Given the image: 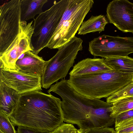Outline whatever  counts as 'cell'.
Listing matches in <instances>:
<instances>
[{
  "mask_svg": "<svg viewBox=\"0 0 133 133\" xmlns=\"http://www.w3.org/2000/svg\"><path fill=\"white\" fill-rule=\"evenodd\" d=\"M0 81L19 94L42 90L41 77L5 70L1 68Z\"/></svg>",
  "mask_w": 133,
  "mask_h": 133,
  "instance_id": "obj_11",
  "label": "cell"
},
{
  "mask_svg": "<svg viewBox=\"0 0 133 133\" xmlns=\"http://www.w3.org/2000/svg\"><path fill=\"white\" fill-rule=\"evenodd\" d=\"M21 0H11L0 7V56L20 34L22 22Z\"/></svg>",
  "mask_w": 133,
  "mask_h": 133,
  "instance_id": "obj_7",
  "label": "cell"
},
{
  "mask_svg": "<svg viewBox=\"0 0 133 133\" xmlns=\"http://www.w3.org/2000/svg\"><path fill=\"white\" fill-rule=\"evenodd\" d=\"M113 104L111 116L115 118L121 113L133 109V96L119 99Z\"/></svg>",
  "mask_w": 133,
  "mask_h": 133,
  "instance_id": "obj_18",
  "label": "cell"
},
{
  "mask_svg": "<svg viewBox=\"0 0 133 133\" xmlns=\"http://www.w3.org/2000/svg\"><path fill=\"white\" fill-rule=\"evenodd\" d=\"M133 117V109L121 113L115 118V127L122 122Z\"/></svg>",
  "mask_w": 133,
  "mask_h": 133,
  "instance_id": "obj_23",
  "label": "cell"
},
{
  "mask_svg": "<svg viewBox=\"0 0 133 133\" xmlns=\"http://www.w3.org/2000/svg\"><path fill=\"white\" fill-rule=\"evenodd\" d=\"M45 63L42 57L29 51L20 56L16 64L17 71L42 77Z\"/></svg>",
  "mask_w": 133,
  "mask_h": 133,
  "instance_id": "obj_12",
  "label": "cell"
},
{
  "mask_svg": "<svg viewBox=\"0 0 133 133\" xmlns=\"http://www.w3.org/2000/svg\"><path fill=\"white\" fill-rule=\"evenodd\" d=\"M20 95L0 81V112L9 116L16 107Z\"/></svg>",
  "mask_w": 133,
  "mask_h": 133,
  "instance_id": "obj_14",
  "label": "cell"
},
{
  "mask_svg": "<svg viewBox=\"0 0 133 133\" xmlns=\"http://www.w3.org/2000/svg\"><path fill=\"white\" fill-rule=\"evenodd\" d=\"M115 133H131L133 132V117L115 127Z\"/></svg>",
  "mask_w": 133,
  "mask_h": 133,
  "instance_id": "obj_21",
  "label": "cell"
},
{
  "mask_svg": "<svg viewBox=\"0 0 133 133\" xmlns=\"http://www.w3.org/2000/svg\"><path fill=\"white\" fill-rule=\"evenodd\" d=\"M52 92L61 98L64 121L77 125L86 130L109 127L115 123L111 116L113 103L81 95L62 79L51 85L47 92Z\"/></svg>",
  "mask_w": 133,
  "mask_h": 133,
  "instance_id": "obj_1",
  "label": "cell"
},
{
  "mask_svg": "<svg viewBox=\"0 0 133 133\" xmlns=\"http://www.w3.org/2000/svg\"><path fill=\"white\" fill-rule=\"evenodd\" d=\"M83 130L80 129H77L76 133H82Z\"/></svg>",
  "mask_w": 133,
  "mask_h": 133,
  "instance_id": "obj_26",
  "label": "cell"
},
{
  "mask_svg": "<svg viewBox=\"0 0 133 133\" xmlns=\"http://www.w3.org/2000/svg\"><path fill=\"white\" fill-rule=\"evenodd\" d=\"M108 23L104 15H92L87 20L83 22L78 30V34L84 35L91 32H100L104 31Z\"/></svg>",
  "mask_w": 133,
  "mask_h": 133,
  "instance_id": "obj_16",
  "label": "cell"
},
{
  "mask_svg": "<svg viewBox=\"0 0 133 133\" xmlns=\"http://www.w3.org/2000/svg\"><path fill=\"white\" fill-rule=\"evenodd\" d=\"M0 133H3V132H2L0 130Z\"/></svg>",
  "mask_w": 133,
  "mask_h": 133,
  "instance_id": "obj_27",
  "label": "cell"
},
{
  "mask_svg": "<svg viewBox=\"0 0 133 133\" xmlns=\"http://www.w3.org/2000/svg\"><path fill=\"white\" fill-rule=\"evenodd\" d=\"M61 102L41 91L20 94L10 119L14 126L52 131L64 121Z\"/></svg>",
  "mask_w": 133,
  "mask_h": 133,
  "instance_id": "obj_2",
  "label": "cell"
},
{
  "mask_svg": "<svg viewBox=\"0 0 133 133\" xmlns=\"http://www.w3.org/2000/svg\"><path fill=\"white\" fill-rule=\"evenodd\" d=\"M109 22L124 32L133 34V3L127 0H114L107 8Z\"/></svg>",
  "mask_w": 133,
  "mask_h": 133,
  "instance_id": "obj_10",
  "label": "cell"
},
{
  "mask_svg": "<svg viewBox=\"0 0 133 133\" xmlns=\"http://www.w3.org/2000/svg\"><path fill=\"white\" fill-rule=\"evenodd\" d=\"M0 130L3 133H17L9 116L0 112Z\"/></svg>",
  "mask_w": 133,
  "mask_h": 133,
  "instance_id": "obj_20",
  "label": "cell"
},
{
  "mask_svg": "<svg viewBox=\"0 0 133 133\" xmlns=\"http://www.w3.org/2000/svg\"><path fill=\"white\" fill-rule=\"evenodd\" d=\"M82 133H115L113 128L109 127L83 130Z\"/></svg>",
  "mask_w": 133,
  "mask_h": 133,
  "instance_id": "obj_25",
  "label": "cell"
},
{
  "mask_svg": "<svg viewBox=\"0 0 133 133\" xmlns=\"http://www.w3.org/2000/svg\"><path fill=\"white\" fill-rule=\"evenodd\" d=\"M133 133V132H132V133Z\"/></svg>",
  "mask_w": 133,
  "mask_h": 133,
  "instance_id": "obj_28",
  "label": "cell"
},
{
  "mask_svg": "<svg viewBox=\"0 0 133 133\" xmlns=\"http://www.w3.org/2000/svg\"><path fill=\"white\" fill-rule=\"evenodd\" d=\"M47 0H22L21 4V18L22 22L35 19L37 14L43 12L42 8Z\"/></svg>",
  "mask_w": 133,
  "mask_h": 133,
  "instance_id": "obj_15",
  "label": "cell"
},
{
  "mask_svg": "<svg viewBox=\"0 0 133 133\" xmlns=\"http://www.w3.org/2000/svg\"><path fill=\"white\" fill-rule=\"evenodd\" d=\"M106 64L113 70L118 72L133 73V58L128 56L104 58Z\"/></svg>",
  "mask_w": 133,
  "mask_h": 133,
  "instance_id": "obj_17",
  "label": "cell"
},
{
  "mask_svg": "<svg viewBox=\"0 0 133 133\" xmlns=\"http://www.w3.org/2000/svg\"><path fill=\"white\" fill-rule=\"evenodd\" d=\"M17 133H51V131L19 126L17 128Z\"/></svg>",
  "mask_w": 133,
  "mask_h": 133,
  "instance_id": "obj_24",
  "label": "cell"
},
{
  "mask_svg": "<svg viewBox=\"0 0 133 133\" xmlns=\"http://www.w3.org/2000/svg\"><path fill=\"white\" fill-rule=\"evenodd\" d=\"M69 0H61L39 14L34 20L31 43L36 54L46 47L59 24Z\"/></svg>",
  "mask_w": 133,
  "mask_h": 133,
  "instance_id": "obj_6",
  "label": "cell"
},
{
  "mask_svg": "<svg viewBox=\"0 0 133 133\" xmlns=\"http://www.w3.org/2000/svg\"><path fill=\"white\" fill-rule=\"evenodd\" d=\"M77 130L72 124L63 123L51 133H76Z\"/></svg>",
  "mask_w": 133,
  "mask_h": 133,
  "instance_id": "obj_22",
  "label": "cell"
},
{
  "mask_svg": "<svg viewBox=\"0 0 133 133\" xmlns=\"http://www.w3.org/2000/svg\"><path fill=\"white\" fill-rule=\"evenodd\" d=\"M68 84L84 96L100 99L108 98L133 82V73L112 71L69 77Z\"/></svg>",
  "mask_w": 133,
  "mask_h": 133,
  "instance_id": "obj_3",
  "label": "cell"
},
{
  "mask_svg": "<svg viewBox=\"0 0 133 133\" xmlns=\"http://www.w3.org/2000/svg\"><path fill=\"white\" fill-rule=\"evenodd\" d=\"M33 21L27 23L22 22L20 34L5 52L0 56V67L5 70L18 71L16 62L25 52L33 51L31 38L33 32Z\"/></svg>",
  "mask_w": 133,
  "mask_h": 133,
  "instance_id": "obj_9",
  "label": "cell"
},
{
  "mask_svg": "<svg viewBox=\"0 0 133 133\" xmlns=\"http://www.w3.org/2000/svg\"><path fill=\"white\" fill-rule=\"evenodd\" d=\"M94 3L92 0H69L46 47L58 49L73 38Z\"/></svg>",
  "mask_w": 133,
  "mask_h": 133,
  "instance_id": "obj_4",
  "label": "cell"
},
{
  "mask_svg": "<svg viewBox=\"0 0 133 133\" xmlns=\"http://www.w3.org/2000/svg\"><path fill=\"white\" fill-rule=\"evenodd\" d=\"M132 96H133V82L107 98L106 101L113 103L119 99Z\"/></svg>",
  "mask_w": 133,
  "mask_h": 133,
  "instance_id": "obj_19",
  "label": "cell"
},
{
  "mask_svg": "<svg viewBox=\"0 0 133 133\" xmlns=\"http://www.w3.org/2000/svg\"><path fill=\"white\" fill-rule=\"evenodd\" d=\"M88 49L94 56L105 58L128 56L133 53V37L101 35L89 42Z\"/></svg>",
  "mask_w": 133,
  "mask_h": 133,
  "instance_id": "obj_8",
  "label": "cell"
},
{
  "mask_svg": "<svg viewBox=\"0 0 133 133\" xmlns=\"http://www.w3.org/2000/svg\"><path fill=\"white\" fill-rule=\"evenodd\" d=\"M112 69L106 63L104 58H88L78 62L74 66L70 77H76L97 73L110 71Z\"/></svg>",
  "mask_w": 133,
  "mask_h": 133,
  "instance_id": "obj_13",
  "label": "cell"
},
{
  "mask_svg": "<svg viewBox=\"0 0 133 133\" xmlns=\"http://www.w3.org/2000/svg\"><path fill=\"white\" fill-rule=\"evenodd\" d=\"M83 41L75 36L59 48L52 58L46 61L41 77L42 87L47 89L58 80L65 78L73 66L78 52L83 49Z\"/></svg>",
  "mask_w": 133,
  "mask_h": 133,
  "instance_id": "obj_5",
  "label": "cell"
}]
</instances>
